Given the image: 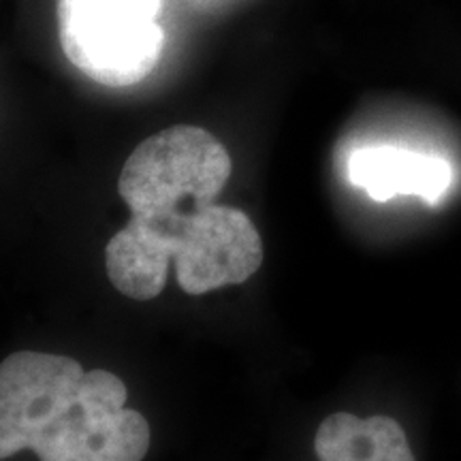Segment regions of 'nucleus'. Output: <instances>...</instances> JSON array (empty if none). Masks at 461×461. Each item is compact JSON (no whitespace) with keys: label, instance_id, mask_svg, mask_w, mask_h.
Here are the masks:
<instances>
[{"label":"nucleus","instance_id":"1","mask_svg":"<svg viewBox=\"0 0 461 461\" xmlns=\"http://www.w3.org/2000/svg\"><path fill=\"white\" fill-rule=\"evenodd\" d=\"M126 384L65 355L20 350L0 363V461H143L149 425Z\"/></svg>","mask_w":461,"mask_h":461},{"label":"nucleus","instance_id":"2","mask_svg":"<svg viewBox=\"0 0 461 461\" xmlns=\"http://www.w3.org/2000/svg\"><path fill=\"white\" fill-rule=\"evenodd\" d=\"M230 171L227 148L212 132L177 124L132 149L118 193L132 216L173 218L214 205Z\"/></svg>","mask_w":461,"mask_h":461},{"label":"nucleus","instance_id":"3","mask_svg":"<svg viewBox=\"0 0 461 461\" xmlns=\"http://www.w3.org/2000/svg\"><path fill=\"white\" fill-rule=\"evenodd\" d=\"M163 0H58V37L68 62L92 82L129 88L158 65Z\"/></svg>","mask_w":461,"mask_h":461},{"label":"nucleus","instance_id":"4","mask_svg":"<svg viewBox=\"0 0 461 461\" xmlns=\"http://www.w3.org/2000/svg\"><path fill=\"white\" fill-rule=\"evenodd\" d=\"M148 221L169 235L177 285L188 295L241 285L263 263V241L255 222L235 207L207 205L190 214Z\"/></svg>","mask_w":461,"mask_h":461},{"label":"nucleus","instance_id":"5","mask_svg":"<svg viewBox=\"0 0 461 461\" xmlns=\"http://www.w3.org/2000/svg\"><path fill=\"white\" fill-rule=\"evenodd\" d=\"M348 177L374 201H391L402 194L436 205L453 182V169L442 157L395 146H370L353 152Z\"/></svg>","mask_w":461,"mask_h":461},{"label":"nucleus","instance_id":"6","mask_svg":"<svg viewBox=\"0 0 461 461\" xmlns=\"http://www.w3.org/2000/svg\"><path fill=\"white\" fill-rule=\"evenodd\" d=\"M169 258H173L169 235L141 216H132L105 248L109 280L122 295L137 302H149L163 293Z\"/></svg>","mask_w":461,"mask_h":461},{"label":"nucleus","instance_id":"7","mask_svg":"<svg viewBox=\"0 0 461 461\" xmlns=\"http://www.w3.org/2000/svg\"><path fill=\"white\" fill-rule=\"evenodd\" d=\"M319 461H417L406 431L391 417L330 414L314 436Z\"/></svg>","mask_w":461,"mask_h":461}]
</instances>
